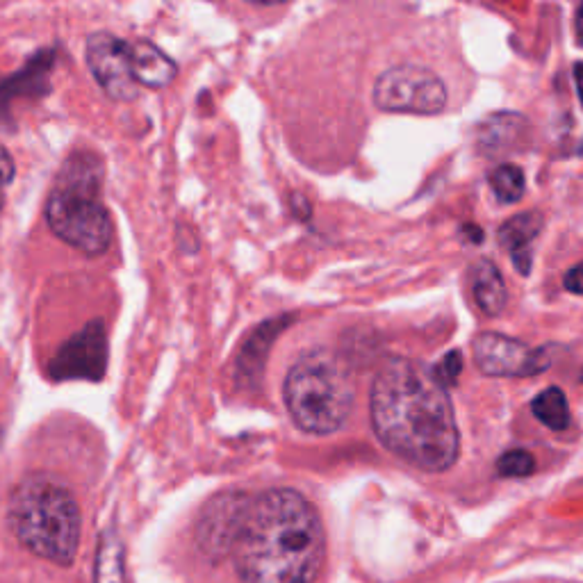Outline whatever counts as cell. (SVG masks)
I'll return each mask as SVG.
<instances>
[{"label":"cell","instance_id":"3957f363","mask_svg":"<svg viewBox=\"0 0 583 583\" xmlns=\"http://www.w3.org/2000/svg\"><path fill=\"white\" fill-rule=\"evenodd\" d=\"M103 164L78 151L62 164L46 201L51 231L85 256H101L112 244V219L101 201Z\"/></svg>","mask_w":583,"mask_h":583},{"label":"cell","instance_id":"ac0fdd59","mask_svg":"<svg viewBox=\"0 0 583 583\" xmlns=\"http://www.w3.org/2000/svg\"><path fill=\"white\" fill-rule=\"evenodd\" d=\"M490 187L499 203H515L527 192V178L517 164H499L490 174Z\"/></svg>","mask_w":583,"mask_h":583},{"label":"cell","instance_id":"4fadbf2b","mask_svg":"<svg viewBox=\"0 0 583 583\" xmlns=\"http://www.w3.org/2000/svg\"><path fill=\"white\" fill-rule=\"evenodd\" d=\"M472 292L474 299L479 303V308L486 315L495 317L502 315V310L508 303L506 283L502 278V272L495 262L490 260H476L472 265Z\"/></svg>","mask_w":583,"mask_h":583},{"label":"cell","instance_id":"ffe728a7","mask_svg":"<svg viewBox=\"0 0 583 583\" xmlns=\"http://www.w3.org/2000/svg\"><path fill=\"white\" fill-rule=\"evenodd\" d=\"M433 381L442 385V388H449V385H456L458 376L463 372V353L461 351H449L445 358L438 360V365L429 369Z\"/></svg>","mask_w":583,"mask_h":583},{"label":"cell","instance_id":"5b68a950","mask_svg":"<svg viewBox=\"0 0 583 583\" xmlns=\"http://www.w3.org/2000/svg\"><path fill=\"white\" fill-rule=\"evenodd\" d=\"M283 397L287 413L301 431L331 435L347 424L356 388L349 369L333 353L315 349L303 353L287 372Z\"/></svg>","mask_w":583,"mask_h":583},{"label":"cell","instance_id":"2e32d148","mask_svg":"<svg viewBox=\"0 0 583 583\" xmlns=\"http://www.w3.org/2000/svg\"><path fill=\"white\" fill-rule=\"evenodd\" d=\"M94 583H126L123 545L114 531H105L98 545Z\"/></svg>","mask_w":583,"mask_h":583},{"label":"cell","instance_id":"8992f818","mask_svg":"<svg viewBox=\"0 0 583 583\" xmlns=\"http://www.w3.org/2000/svg\"><path fill=\"white\" fill-rule=\"evenodd\" d=\"M374 105L392 114H422L431 117L445 110L447 87L431 69L404 64L376 78Z\"/></svg>","mask_w":583,"mask_h":583},{"label":"cell","instance_id":"7c38bea8","mask_svg":"<svg viewBox=\"0 0 583 583\" xmlns=\"http://www.w3.org/2000/svg\"><path fill=\"white\" fill-rule=\"evenodd\" d=\"M130 60H133V76L137 85H144L149 89H164L178 76L176 62L146 39L130 44Z\"/></svg>","mask_w":583,"mask_h":583},{"label":"cell","instance_id":"277c9868","mask_svg":"<svg viewBox=\"0 0 583 583\" xmlns=\"http://www.w3.org/2000/svg\"><path fill=\"white\" fill-rule=\"evenodd\" d=\"M10 527L23 547L55 565H71L80 545V508L62 483L26 476L10 497Z\"/></svg>","mask_w":583,"mask_h":583},{"label":"cell","instance_id":"44dd1931","mask_svg":"<svg viewBox=\"0 0 583 583\" xmlns=\"http://www.w3.org/2000/svg\"><path fill=\"white\" fill-rule=\"evenodd\" d=\"M14 174H16V167H14L12 155H10V151L5 149L3 144H0V208H3L7 187L12 185Z\"/></svg>","mask_w":583,"mask_h":583},{"label":"cell","instance_id":"6da1fadb","mask_svg":"<svg viewBox=\"0 0 583 583\" xmlns=\"http://www.w3.org/2000/svg\"><path fill=\"white\" fill-rule=\"evenodd\" d=\"M369 410L376 438L401 461L424 472H445L458 461L454 406L424 365L390 358L376 374Z\"/></svg>","mask_w":583,"mask_h":583},{"label":"cell","instance_id":"ba28073f","mask_svg":"<svg viewBox=\"0 0 583 583\" xmlns=\"http://www.w3.org/2000/svg\"><path fill=\"white\" fill-rule=\"evenodd\" d=\"M87 64L112 101H135L139 85L133 76L130 44L112 32H94L87 39Z\"/></svg>","mask_w":583,"mask_h":583},{"label":"cell","instance_id":"d6986e66","mask_svg":"<svg viewBox=\"0 0 583 583\" xmlns=\"http://www.w3.org/2000/svg\"><path fill=\"white\" fill-rule=\"evenodd\" d=\"M536 470V461L529 451L524 449H511L497 461V472L502 476H513V479H522Z\"/></svg>","mask_w":583,"mask_h":583},{"label":"cell","instance_id":"52a82bcc","mask_svg":"<svg viewBox=\"0 0 583 583\" xmlns=\"http://www.w3.org/2000/svg\"><path fill=\"white\" fill-rule=\"evenodd\" d=\"M474 363L486 376L504 379H529L552 367L547 349L508 338L502 333H479L472 342Z\"/></svg>","mask_w":583,"mask_h":583},{"label":"cell","instance_id":"5bb4252c","mask_svg":"<svg viewBox=\"0 0 583 583\" xmlns=\"http://www.w3.org/2000/svg\"><path fill=\"white\" fill-rule=\"evenodd\" d=\"M479 128V146L488 153H502L520 139L527 128V119L513 112H499L488 117Z\"/></svg>","mask_w":583,"mask_h":583},{"label":"cell","instance_id":"9c48e42d","mask_svg":"<svg viewBox=\"0 0 583 583\" xmlns=\"http://www.w3.org/2000/svg\"><path fill=\"white\" fill-rule=\"evenodd\" d=\"M108 365V338L101 319L87 324L55 353L48 374L55 381H101Z\"/></svg>","mask_w":583,"mask_h":583},{"label":"cell","instance_id":"8fae6325","mask_svg":"<svg viewBox=\"0 0 583 583\" xmlns=\"http://www.w3.org/2000/svg\"><path fill=\"white\" fill-rule=\"evenodd\" d=\"M217 513L205 515L203 524L199 527V538L203 547L212 554H221L233 549L235 533L240 527V517L249 499H217Z\"/></svg>","mask_w":583,"mask_h":583},{"label":"cell","instance_id":"e0dca14e","mask_svg":"<svg viewBox=\"0 0 583 583\" xmlns=\"http://www.w3.org/2000/svg\"><path fill=\"white\" fill-rule=\"evenodd\" d=\"M287 322V317L281 319V322H267V324H262L258 326V331L251 335L249 342L244 344V349H242V356H240V374L244 376H253V372H256V367H258V372L262 367H265V356H267V351H269V344L274 342V338L278 333L283 331V324Z\"/></svg>","mask_w":583,"mask_h":583},{"label":"cell","instance_id":"7a4b0ae2","mask_svg":"<svg viewBox=\"0 0 583 583\" xmlns=\"http://www.w3.org/2000/svg\"><path fill=\"white\" fill-rule=\"evenodd\" d=\"M324 552L322 520L297 490H267L246 502L233 543L242 583H312Z\"/></svg>","mask_w":583,"mask_h":583},{"label":"cell","instance_id":"9a60e30c","mask_svg":"<svg viewBox=\"0 0 583 583\" xmlns=\"http://www.w3.org/2000/svg\"><path fill=\"white\" fill-rule=\"evenodd\" d=\"M531 413L536 415L540 424H545L552 431H565L570 426V404L561 388H547L531 401Z\"/></svg>","mask_w":583,"mask_h":583},{"label":"cell","instance_id":"30bf717a","mask_svg":"<svg viewBox=\"0 0 583 583\" xmlns=\"http://www.w3.org/2000/svg\"><path fill=\"white\" fill-rule=\"evenodd\" d=\"M540 231H543L540 212H522V215L511 217L499 228V244L511 253L517 272L522 276L531 274V244L536 242Z\"/></svg>","mask_w":583,"mask_h":583},{"label":"cell","instance_id":"7402d4cb","mask_svg":"<svg viewBox=\"0 0 583 583\" xmlns=\"http://www.w3.org/2000/svg\"><path fill=\"white\" fill-rule=\"evenodd\" d=\"M563 283H565V287H568V290L572 292V294H581V290H583V285H581V267L579 265H574L568 274H565V278H563Z\"/></svg>","mask_w":583,"mask_h":583}]
</instances>
